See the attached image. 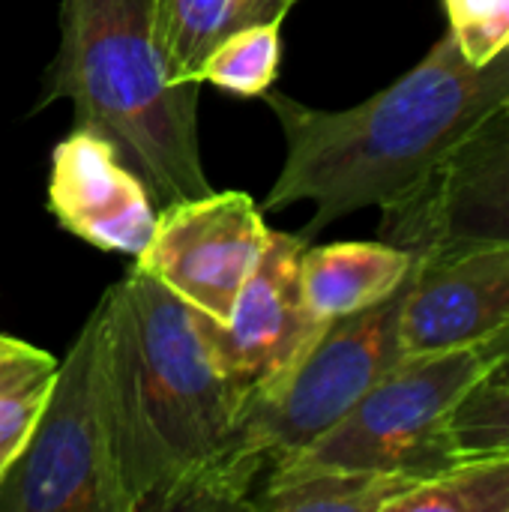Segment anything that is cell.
I'll list each match as a JSON object with an SVG mask.
<instances>
[{
	"mask_svg": "<svg viewBox=\"0 0 509 512\" xmlns=\"http://www.w3.org/2000/svg\"><path fill=\"white\" fill-rule=\"evenodd\" d=\"M264 96L288 147L264 210L312 201L315 216L300 231L312 243L348 213L405 198L509 102V48L474 66L453 33H444L411 72L342 111L309 108L279 90Z\"/></svg>",
	"mask_w": 509,
	"mask_h": 512,
	"instance_id": "6da1fadb",
	"label": "cell"
},
{
	"mask_svg": "<svg viewBox=\"0 0 509 512\" xmlns=\"http://www.w3.org/2000/svg\"><path fill=\"white\" fill-rule=\"evenodd\" d=\"M108 387L126 512L198 510L237 402L216 372L195 312L144 270L105 291Z\"/></svg>",
	"mask_w": 509,
	"mask_h": 512,
	"instance_id": "7a4b0ae2",
	"label": "cell"
},
{
	"mask_svg": "<svg viewBox=\"0 0 509 512\" xmlns=\"http://www.w3.org/2000/svg\"><path fill=\"white\" fill-rule=\"evenodd\" d=\"M150 12L153 0H63V36L36 108L69 99L75 126L105 135L162 210L213 186L198 144L201 84L165 75Z\"/></svg>",
	"mask_w": 509,
	"mask_h": 512,
	"instance_id": "3957f363",
	"label": "cell"
},
{
	"mask_svg": "<svg viewBox=\"0 0 509 512\" xmlns=\"http://www.w3.org/2000/svg\"><path fill=\"white\" fill-rule=\"evenodd\" d=\"M408 285L411 276L384 303L336 318L270 399L240 411L198 510L249 507L252 492L276 465L330 432L405 357L399 318Z\"/></svg>",
	"mask_w": 509,
	"mask_h": 512,
	"instance_id": "277c9868",
	"label": "cell"
},
{
	"mask_svg": "<svg viewBox=\"0 0 509 512\" xmlns=\"http://www.w3.org/2000/svg\"><path fill=\"white\" fill-rule=\"evenodd\" d=\"M495 363L489 345L402 357L330 432L276 465L267 480L312 471H375L429 480L456 465L450 420Z\"/></svg>",
	"mask_w": 509,
	"mask_h": 512,
	"instance_id": "5b68a950",
	"label": "cell"
},
{
	"mask_svg": "<svg viewBox=\"0 0 509 512\" xmlns=\"http://www.w3.org/2000/svg\"><path fill=\"white\" fill-rule=\"evenodd\" d=\"M0 510L126 512L114 453L105 300L57 366L30 441L0 480Z\"/></svg>",
	"mask_w": 509,
	"mask_h": 512,
	"instance_id": "8992f818",
	"label": "cell"
},
{
	"mask_svg": "<svg viewBox=\"0 0 509 512\" xmlns=\"http://www.w3.org/2000/svg\"><path fill=\"white\" fill-rule=\"evenodd\" d=\"M306 246L300 234L270 231L228 321H210L192 309L204 348L237 402V417L270 399L330 327L303 300L300 258Z\"/></svg>",
	"mask_w": 509,
	"mask_h": 512,
	"instance_id": "52a82bcc",
	"label": "cell"
},
{
	"mask_svg": "<svg viewBox=\"0 0 509 512\" xmlns=\"http://www.w3.org/2000/svg\"><path fill=\"white\" fill-rule=\"evenodd\" d=\"M381 240L414 261L509 243V102L423 183L381 210Z\"/></svg>",
	"mask_w": 509,
	"mask_h": 512,
	"instance_id": "ba28073f",
	"label": "cell"
},
{
	"mask_svg": "<svg viewBox=\"0 0 509 512\" xmlns=\"http://www.w3.org/2000/svg\"><path fill=\"white\" fill-rule=\"evenodd\" d=\"M270 228L246 192H207L168 204L135 267L210 321H228Z\"/></svg>",
	"mask_w": 509,
	"mask_h": 512,
	"instance_id": "9c48e42d",
	"label": "cell"
},
{
	"mask_svg": "<svg viewBox=\"0 0 509 512\" xmlns=\"http://www.w3.org/2000/svg\"><path fill=\"white\" fill-rule=\"evenodd\" d=\"M509 330V243L414 261L399 318L405 357L486 345Z\"/></svg>",
	"mask_w": 509,
	"mask_h": 512,
	"instance_id": "30bf717a",
	"label": "cell"
},
{
	"mask_svg": "<svg viewBox=\"0 0 509 512\" xmlns=\"http://www.w3.org/2000/svg\"><path fill=\"white\" fill-rule=\"evenodd\" d=\"M48 210L63 231L102 252L132 258L150 243L159 216L147 186L117 147L78 126L51 153Z\"/></svg>",
	"mask_w": 509,
	"mask_h": 512,
	"instance_id": "8fae6325",
	"label": "cell"
},
{
	"mask_svg": "<svg viewBox=\"0 0 509 512\" xmlns=\"http://www.w3.org/2000/svg\"><path fill=\"white\" fill-rule=\"evenodd\" d=\"M414 270V255L393 243L306 246L300 288L309 312L327 324L393 297Z\"/></svg>",
	"mask_w": 509,
	"mask_h": 512,
	"instance_id": "7c38bea8",
	"label": "cell"
},
{
	"mask_svg": "<svg viewBox=\"0 0 509 512\" xmlns=\"http://www.w3.org/2000/svg\"><path fill=\"white\" fill-rule=\"evenodd\" d=\"M297 0H153V45L174 84H201L207 54L237 30L282 24Z\"/></svg>",
	"mask_w": 509,
	"mask_h": 512,
	"instance_id": "4fadbf2b",
	"label": "cell"
},
{
	"mask_svg": "<svg viewBox=\"0 0 509 512\" xmlns=\"http://www.w3.org/2000/svg\"><path fill=\"white\" fill-rule=\"evenodd\" d=\"M417 480L375 471H312L267 480L249 498V510L270 512H384Z\"/></svg>",
	"mask_w": 509,
	"mask_h": 512,
	"instance_id": "5bb4252c",
	"label": "cell"
},
{
	"mask_svg": "<svg viewBox=\"0 0 509 512\" xmlns=\"http://www.w3.org/2000/svg\"><path fill=\"white\" fill-rule=\"evenodd\" d=\"M57 360L0 336V480L24 453L57 378Z\"/></svg>",
	"mask_w": 509,
	"mask_h": 512,
	"instance_id": "9a60e30c",
	"label": "cell"
},
{
	"mask_svg": "<svg viewBox=\"0 0 509 512\" xmlns=\"http://www.w3.org/2000/svg\"><path fill=\"white\" fill-rule=\"evenodd\" d=\"M384 512H509V450L459 459L396 495Z\"/></svg>",
	"mask_w": 509,
	"mask_h": 512,
	"instance_id": "2e32d148",
	"label": "cell"
},
{
	"mask_svg": "<svg viewBox=\"0 0 509 512\" xmlns=\"http://www.w3.org/2000/svg\"><path fill=\"white\" fill-rule=\"evenodd\" d=\"M282 24H255L222 39L201 66V84H216L240 96H261L279 72Z\"/></svg>",
	"mask_w": 509,
	"mask_h": 512,
	"instance_id": "e0dca14e",
	"label": "cell"
},
{
	"mask_svg": "<svg viewBox=\"0 0 509 512\" xmlns=\"http://www.w3.org/2000/svg\"><path fill=\"white\" fill-rule=\"evenodd\" d=\"M450 441L456 459L509 450V387L477 384L453 411Z\"/></svg>",
	"mask_w": 509,
	"mask_h": 512,
	"instance_id": "ac0fdd59",
	"label": "cell"
},
{
	"mask_svg": "<svg viewBox=\"0 0 509 512\" xmlns=\"http://www.w3.org/2000/svg\"><path fill=\"white\" fill-rule=\"evenodd\" d=\"M450 33L459 51L486 66L509 48V0H444Z\"/></svg>",
	"mask_w": 509,
	"mask_h": 512,
	"instance_id": "d6986e66",
	"label": "cell"
},
{
	"mask_svg": "<svg viewBox=\"0 0 509 512\" xmlns=\"http://www.w3.org/2000/svg\"><path fill=\"white\" fill-rule=\"evenodd\" d=\"M495 351V363L489 369V375L483 378L486 387H509V330L501 336H495L492 342H486Z\"/></svg>",
	"mask_w": 509,
	"mask_h": 512,
	"instance_id": "ffe728a7",
	"label": "cell"
}]
</instances>
